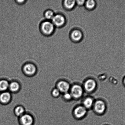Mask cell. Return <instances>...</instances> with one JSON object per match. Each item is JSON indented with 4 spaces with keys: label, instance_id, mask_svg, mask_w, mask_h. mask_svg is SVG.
Returning <instances> with one entry per match:
<instances>
[{
    "label": "cell",
    "instance_id": "obj_7",
    "mask_svg": "<svg viewBox=\"0 0 125 125\" xmlns=\"http://www.w3.org/2000/svg\"><path fill=\"white\" fill-rule=\"evenodd\" d=\"M71 85L67 81L61 80L56 83V88L60 92L61 94L68 92L69 91Z\"/></svg>",
    "mask_w": 125,
    "mask_h": 125
},
{
    "label": "cell",
    "instance_id": "obj_8",
    "mask_svg": "<svg viewBox=\"0 0 125 125\" xmlns=\"http://www.w3.org/2000/svg\"><path fill=\"white\" fill-rule=\"evenodd\" d=\"M51 22L55 27H62L66 24V18L63 15L61 14H55L51 20Z\"/></svg>",
    "mask_w": 125,
    "mask_h": 125
},
{
    "label": "cell",
    "instance_id": "obj_12",
    "mask_svg": "<svg viewBox=\"0 0 125 125\" xmlns=\"http://www.w3.org/2000/svg\"><path fill=\"white\" fill-rule=\"evenodd\" d=\"M11 95L9 92L5 91L0 93V103L6 105L10 102Z\"/></svg>",
    "mask_w": 125,
    "mask_h": 125
},
{
    "label": "cell",
    "instance_id": "obj_1",
    "mask_svg": "<svg viewBox=\"0 0 125 125\" xmlns=\"http://www.w3.org/2000/svg\"><path fill=\"white\" fill-rule=\"evenodd\" d=\"M107 107V104L104 100L98 99L95 100L92 109L96 115H102L105 113Z\"/></svg>",
    "mask_w": 125,
    "mask_h": 125
},
{
    "label": "cell",
    "instance_id": "obj_20",
    "mask_svg": "<svg viewBox=\"0 0 125 125\" xmlns=\"http://www.w3.org/2000/svg\"><path fill=\"white\" fill-rule=\"evenodd\" d=\"M61 94L60 92L56 88L53 89L51 91V95L54 98H58Z\"/></svg>",
    "mask_w": 125,
    "mask_h": 125
},
{
    "label": "cell",
    "instance_id": "obj_16",
    "mask_svg": "<svg viewBox=\"0 0 125 125\" xmlns=\"http://www.w3.org/2000/svg\"><path fill=\"white\" fill-rule=\"evenodd\" d=\"M14 112L15 115L19 117L25 113V109L22 106H17L15 108Z\"/></svg>",
    "mask_w": 125,
    "mask_h": 125
},
{
    "label": "cell",
    "instance_id": "obj_4",
    "mask_svg": "<svg viewBox=\"0 0 125 125\" xmlns=\"http://www.w3.org/2000/svg\"><path fill=\"white\" fill-rule=\"evenodd\" d=\"M55 27L51 21L46 20L41 23L40 28L43 34L46 36H49L53 33Z\"/></svg>",
    "mask_w": 125,
    "mask_h": 125
},
{
    "label": "cell",
    "instance_id": "obj_11",
    "mask_svg": "<svg viewBox=\"0 0 125 125\" xmlns=\"http://www.w3.org/2000/svg\"><path fill=\"white\" fill-rule=\"evenodd\" d=\"M95 101V99L92 97L87 96L83 99L81 104L88 111L92 109Z\"/></svg>",
    "mask_w": 125,
    "mask_h": 125
},
{
    "label": "cell",
    "instance_id": "obj_24",
    "mask_svg": "<svg viewBox=\"0 0 125 125\" xmlns=\"http://www.w3.org/2000/svg\"></svg>",
    "mask_w": 125,
    "mask_h": 125
},
{
    "label": "cell",
    "instance_id": "obj_18",
    "mask_svg": "<svg viewBox=\"0 0 125 125\" xmlns=\"http://www.w3.org/2000/svg\"><path fill=\"white\" fill-rule=\"evenodd\" d=\"M55 15L53 11L51 10H47L44 13V16L46 20H52Z\"/></svg>",
    "mask_w": 125,
    "mask_h": 125
},
{
    "label": "cell",
    "instance_id": "obj_2",
    "mask_svg": "<svg viewBox=\"0 0 125 125\" xmlns=\"http://www.w3.org/2000/svg\"><path fill=\"white\" fill-rule=\"evenodd\" d=\"M69 92L73 99L75 100L81 98L84 92L82 85L78 83H74L71 85Z\"/></svg>",
    "mask_w": 125,
    "mask_h": 125
},
{
    "label": "cell",
    "instance_id": "obj_13",
    "mask_svg": "<svg viewBox=\"0 0 125 125\" xmlns=\"http://www.w3.org/2000/svg\"><path fill=\"white\" fill-rule=\"evenodd\" d=\"M20 85L19 83L16 81H13L9 83V90L12 93H16L20 90Z\"/></svg>",
    "mask_w": 125,
    "mask_h": 125
},
{
    "label": "cell",
    "instance_id": "obj_19",
    "mask_svg": "<svg viewBox=\"0 0 125 125\" xmlns=\"http://www.w3.org/2000/svg\"><path fill=\"white\" fill-rule=\"evenodd\" d=\"M62 98L63 100L66 101H69L73 100V98L69 92L64 93L63 94Z\"/></svg>",
    "mask_w": 125,
    "mask_h": 125
},
{
    "label": "cell",
    "instance_id": "obj_17",
    "mask_svg": "<svg viewBox=\"0 0 125 125\" xmlns=\"http://www.w3.org/2000/svg\"><path fill=\"white\" fill-rule=\"evenodd\" d=\"M84 5L87 9L92 10L96 7V2L94 0H88L85 1Z\"/></svg>",
    "mask_w": 125,
    "mask_h": 125
},
{
    "label": "cell",
    "instance_id": "obj_3",
    "mask_svg": "<svg viewBox=\"0 0 125 125\" xmlns=\"http://www.w3.org/2000/svg\"><path fill=\"white\" fill-rule=\"evenodd\" d=\"M82 85L84 92L91 94L95 91L98 87L97 82L93 78H86L83 82Z\"/></svg>",
    "mask_w": 125,
    "mask_h": 125
},
{
    "label": "cell",
    "instance_id": "obj_23",
    "mask_svg": "<svg viewBox=\"0 0 125 125\" xmlns=\"http://www.w3.org/2000/svg\"><path fill=\"white\" fill-rule=\"evenodd\" d=\"M122 83H123V85L125 87V76L123 77V80H122Z\"/></svg>",
    "mask_w": 125,
    "mask_h": 125
},
{
    "label": "cell",
    "instance_id": "obj_5",
    "mask_svg": "<svg viewBox=\"0 0 125 125\" xmlns=\"http://www.w3.org/2000/svg\"><path fill=\"white\" fill-rule=\"evenodd\" d=\"M88 110L82 104L77 105L74 107L72 114L75 119L80 120L84 118L87 114Z\"/></svg>",
    "mask_w": 125,
    "mask_h": 125
},
{
    "label": "cell",
    "instance_id": "obj_14",
    "mask_svg": "<svg viewBox=\"0 0 125 125\" xmlns=\"http://www.w3.org/2000/svg\"><path fill=\"white\" fill-rule=\"evenodd\" d=\"M76 5V1L74 0H65L63 1V7L67 10H73Z\"/></svg>",
    "mask_w": 125,
    "mask_h": 125
},
{
    "label": "cell",
    "instance_id": "obj_9",
    "mask_svg": "<svg viewBox=\"0 0 125 125\" xmlns=\"http://www.w3.org/2000/svg\"><path fill=\"white\" fill-rule=\"evenodd\" d=\"M70 38L73 42H79L81 41L83 38V32L80 29H73L70 34Z\"/></svg>",
    "mask_w": 125,
    "mask_h": 125
},
{
    "label": "cell",
    "instance_id": "obj_10",
    "mask_svg": "<svg viewBox=\"0 0 125 125\" xmlns=\"http://www.w3.org/2000/svg\"><path fill=\"white\" fill-rule=\"evenodd\" d=\"M19 122L22 125H33L34 119L31 115L25 113L19 117Z\"/></svg>",
    "mask_w": 125,
    "mask_h": 125
},
{
    "label": "cell",
    "instance_id": "obj_22",
    "mask_svg": "<svg viewBox=\"0 0 125 125\" xmlns=\"http://www.w3.org/2000/svg\"><path fill=\"white\" fill-rule=\"evenodd\" d=\"M16 2H17L18 4L21 5L24 3L26 1L25 0H16Z\"/></svg>",
    "mask_w": 125,
    "mask_h": 125
},
{
    "label": "cell",
    "instance_id": "obj_21",
    "mask_svg": "<svg viewBox=\"0 0 125 125\" xmlns=\"http://www.w3.org/2000/svg\"><path fill=\"white\" fill-rule=\"evenodd\" d=\"M85 1L84 0H78L76 1V4L80 6L84 5Z\"/></svg>",
    "mask_w": 125,
    "mask_h": 125
},
{
    "label": "cell",
    "instance_id": "obj_6",
    "mask_svg": "<svg viewBox=\"0 0 125 125\" xmlns=\"http://www.w3.org/2000/svg\"><path fill=\"white\" fill-rule=\"evenodd\" d=\"M23 71L25 75L30 76L34 75L36 73L37 67L34 63L28 62L23 66Z\"/></svg>",
    "mask_w": 125,
    "mask_h": 125
},
{
    "label": "cell",
    "instance_id": "obj_15",
    "mask_svg": "<svg viewBox=\"0 0 125 125\" xmlns=\"http://www.w3.org/2000/svg\"><path fill=\"white\" fill-rule=\"evenodd\" d=\"M9 83L6 79L0 80V92L7 91L9 89Z\"/></svg>",
    "mask_w": 125,
    "mask_h": 125
}]
</instances>
